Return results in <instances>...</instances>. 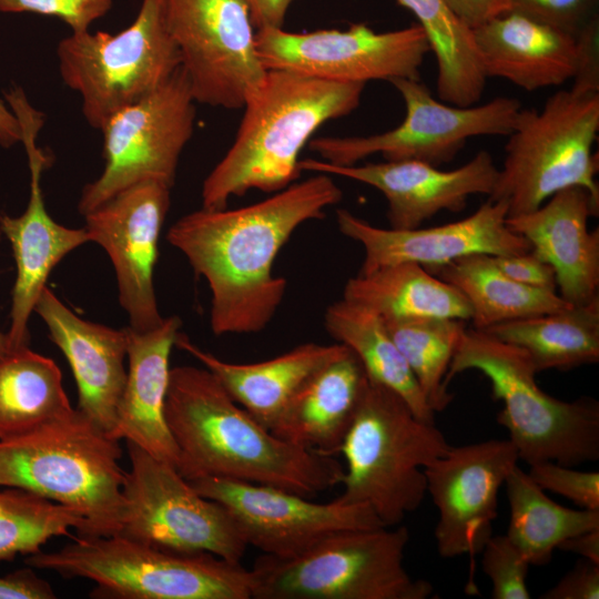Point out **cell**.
I'll list each match as a JSON object with an SVG mask.
<instances>
[{
  "mask_svg": "<svg viewBox=\"0 0 599 599\" xmlns=\"http://www.w3.org/2000/svg\"><path fill=\"white\" fill-rule=\"evenodd\" d=\"M342 197L331 175L315 173L247 206L201 207L170 227L169 243L207 282L214 335L253 334L270 324L287 287L273 273L278 252L298 226L323 219Z\"/></svg>",
  "mask_w": 599,
  "mask_h": 599,
  "instance_id": "obj_1",
  "label": "cell"
},
{
  "mask_svg": "<svg viewBox=\"0 0 599 599\" xmlns=\"http://www.w3.org/2000/svg\"><path fill=\"white\" fill-rule=\"evenodd\" d=\"M164 417L186 480L219 477L308 497L339 485L344 474L334 456L285 441L260 424L207 368L170 369Z\"/></svg>",
  "mask_w": 599,
  "mask_h": 599,
  "instance_id": "obj_2",
  "label": "cell"
},
{
  "mask_svg": "<svg viewBox=\"0 0 599 599\" xmlns=\"http://www.w3.org/2000/svg\"><path fill=\"white\" fill-rule=\"evenodd\" d=\"M365 85L267 70L231 148L203 181L202 207L224 209L251 190L275 193L296 182L303 148L324 123L357 109Z\"/></svg>",
  "mask_w": 599,
  "mask_h": 599,
  "instance_id": "obj_3",
  "label": "cell"
},
{
  "mask_svg": "<svg viewBox=\"0 0 599 599\" xmlns=\"http://www.w3.org/2000/svg\"><path fill=\"white\" fill-rule=\"evenodd\" d=\"M120 440L78 408L24 435L0 439V487L78 509L83 536H113L124 514Z\"/></svg>",
  "mask_w": 599,
  "mask_h": 599,
  "instance_id": "obj_4",
  "label": "cell"
},
{
  "mask_svg": "<svg viewBox=\"0 0 599 599\" xmlns=\"http://www.w3.org/2000/svg\"><path fill=\"white\" fill-rule=\"evenodd\" d=\"M469 369L485 375L493 397L504 403L496 420L507 429L519 459L569 467L599 459V403L589 397L566 402L545 393L524 349L466 328L446 384Z\"/></svg>",
  "mask_w": 599,
  "mask_h": 599,
  "instance_id": "obj_5",
  "label": "cell"
},
{
  "mask_svg": "<svg viewBox=\"0 0 599 599\" xmlns=\"http://www.w3.org/2000/svg\"><path fill=\"white\" fill-rule=\"evenodd\" d=\"M449 447L435 423L419 419L399 395L368 379L341 446L346 468L336 500L365 504L385 527L396 526L426 496L424 468Z\"/></svg>",
  "mask_w": 599,
  "mask_h": 599,
  "instance_id": "obj_6",
  "label": "cell"
},
{
  "mask_svg": "<svg viewBox=\"0 0 599 599\" xmlns=\"http://www.w3.org/2000/svg\"><path fill=\"white\" fill-rule=\"evenodd\" d=\"M24 565L95 583L98 599H250L251 570L210 552H182L113 536H77Z\"/></svg>",
  "mask_w": 599,
  "mask_h": 599,
  "instance_id": "obj_7",
  "label": "cell"
},
{
  "mask_svg": "<svg viewBox=\"0 0 599 599\" xmlns=\"http://www.w3.org/2000/svg\"><path fill=\"white\" fill-rule=\"evenodd\" d=\"M405 526L333 534L288 557L262 555L251 570L255 599H427L434 586L404 566Z\"/></svg>",
  "mask_w": 599,
  "mask_h": 599,
  "instance_id": "obj_8",
  "label": "cell"
},
{
  "mask_svg": "<svg viewBox=\"0 0 599 599\" xmlns=\"http://www.w3.org/2000/svg\"><path fill=\"white\" fill-rule=\"evenodd\" d=\"M598 131L599 92L560 90L540 111L521 108L488 200L507 203L508 216L535 211L571 186L599 200Z\"/></svg>",
  "mask_w": 599,
  "mask_h": 599,
  "instance_id": "obj_9",
  "label": "cell"
},
{
  "mask_svg": "<svg viewBox=\"0 0 599 599\" xmlns=\"http://www.w3.org/2000/svg\"><path fill=\"white\" fill-rule=\"evenodd\" d=\"M57 58L62 81L80 95L82 114L97 130L181 67L164 0H142L133 22L115 34L71 32L58 43Z\"/></svg>",
  "mask_w": 599,
  "mask_h": 599,
  "instance_id": "obj_10",
  "label": "cell"
},
{
  "mask_svg": "<svg viewBox=\"0 0 599 599\" xmlns=\"http://www.w3.org/2000/svg\"><path fill=\"white\" fill-rule=\"evenodd\" d=\"M405 104V118L396 128L364 136H318L311 151L333 165H354L380 154L385 161L417 160L440 166L455 159L474 136L509 135L521 103L499 97L480 105L456 106L436 100L430 90L413 79H393Z\"/></svg>",
  "mask_w": 599,
  "mask_h": 599,
  "instance_id": "obj_11",
  "label": "cell"
},
{
  "mask_svg": "<svg viewBox=\"0 0 599 599\" xmlns=\"http://www.w3.org/2000/svg\"><path fill=\"white\" fill-rule=\"evenodd\" d=\"M131 468L122 486L116 535L182 552H210L241 562L247 545L220 502L200 495L174 466L126 441Z\"/></svg>",
  "mask_w": 599,
  "mask_h": 599,
  "instance_id": "obj_12",
  "label": "cell"
},
{
  "mask_svg": "<svg viewBox=\"0 0 599 599\" xmlns=\"http://www.w3.org/2000/svg\"><path fill=\"white\" fill-rule=\"evenodd\" d=\"M195 115L196 101L182 67L153 92L114 113L100 130L104 169L83 187L78 211L84 215L145 180L173 187Z\"/></svg>",
  "mask_w": 599,
  "mask_h": 599,
  "instance_id": "obj_13",
  "label": "cell"
},
{
  "mask_svg": "<svg viewBox=\"0 0 599 599\" xmlns=\"http://www.w3.org/2000/svg\"><path fill=\"white\" fill-rule=\"evenodd\" d=\"M255 49L266 70L365 84L372 80H420V68L430 51L417 23L386 32H376L365 23L303 33L262 29L256 30Z\"/></svg>",
  "mask_w": 599,
  "mask_h": 599,
  "instance_id": "obj_14",
  "label": "cell"
},
{
  "mask_svg": "<svg viewBox=\"0 0 599 599\" xmlns=\"http://www.w3.org/2000/svg\"><path fill=\"white\" fill-rule=\"evenodd\" d=\"M169 30L196 103L242 109L267 70L243 0H164Z\"/></svg>",
  "mask_w": 599,
  "mask_h": 599,
  "instance_id": "obj_15",
  "label": "cell"
},
{
  "mask_svg": "<svg viewBox=\"0 0 599 599\" xmlns=\"http://www.w3.org/2000/svg\"><path fill=\"white\" fill-rule=\"evenodd\" d=\"M189 483L227 509L247 546L271 556L296 555L336 532L384 526L365 504L314 502L277 487L219 477Z\"/></svg>",
  "mask_w": 599,
  "mask_h": 599,
  "instance_id": "obj_16",
  "label": "cell"
},
{
  "mask_svg": "<svg viewBox=\"0 0 599 599\" xmlns=\"http://www.w3.org/2000/svg\"><path fill=\"white\" fill-rule=\"evenodd\" d=\"M171 186L156 180L135 183L84 214L90 240L108 253L119 302L129 327L146 332L162 324L153 272L160 233L171 203Z\"/></svg>",
  "mask_w": 599,
  "mask_h": 599,
  "instance_id": "obj_17",
  "label": "cell"
},
{
  "mask_svg": "<svg viewBox=\"0 0 599 599\" xmlns=\"http://www.w3.org/2000/svg\"><path fill=\"white\" fill-rule=\"evenodd\" d=\"M519 457L507 440L450 446L424 468L427 493L438 509L435 528L443 558L480 552L493 536L498 491Z\"/></svg>",
  "mask_w": 599,
  "mask_h": 599,
  "instance_id": "obj_18",
  "label": "cell"
},
{
  "mask_svg": "<svg viewBox=\"0 0 599 599\" xmlns=\"http://www.w3.org/2000/svg\"><path fill=\"white\" fill-rule=\"evenodd\" d=\"M12 110L19 120L31 173L30 197L20 216L0 214V230L11 244L17 264V278L12 288L10 346H28V322L55 265L80 245L91 242L85 227L71 229L57 223L47 212L41 190V173L45 156L35 145L42 126V114L27 99L13 102Z\"/></svg>",
  "mask_w": 599,
  "mask_h": 599,
  "instance_id": "obj_19",
  "label": "cell"
},
{
  "mask_svg": "<svg viewBox=\"0 0 599 599\" xmlns=\"http://www.w3.org/2000/svg\"><path fill=\"white\" fill-rule=\"evenodd\" d=\"M507 216V203L487 200L463 220L426 229H383L346 209L336 211V223L343 235L364 247L358 274H366L400 262H414L429 271L476 253L505 256L529 252L530 243L509 229Z\"/></svg>",
  "mask_w": 599,
  "mask_h": 599,
  "instance_id": "obj_20",
  "label": "cell"
},
{
  "mask_svg": "<svg viewBox=\"0 0 599 599\" xmlns=\"http://www.w3.org/2000/svg\"><path fill=\"white\" fill-rule=\"evenodd\" d=\"M301 171L338 175L378 190L387 201L392 229L419 227L441 211L460 212L471 195H489L498 167L489 152L483 150L454 170L417 160L333 165L317 159L300 161Z\"/></svg>",
  "mask_w": 599,
  "mask_h": 599,
  "instance_id": "obj_21",
  "label": "cell"
},
{
  "mask_svg": "<svg viewBox=\"0 0 599 599\" xmlns=\"http://www.w3.org/2000/svg\"><path fill=\"white\" fill-rule=\"evenodd\" d=\"M599 200L587 189L571 186L550 196L535 211L507 216L509 229L555 270L559 295L571 305L599 296V230H588Z\"/></svg>",
  "mask_w": 599,
  "mask_h": 599,
  "instance_id": "obj_22",
  "label": "cell"
},
{
  "mask_svg": "<svg viewBox=\"0 0 599 599\" xmlns=\"http://www.w3.org/2000/svg\"><path fill=\"white\" fill-rule=\"evenodd\" d=\"M34 312L71 367L78 387L77 408L111 436L126 380L125 329L81 318L47 286Z\"/></svg>",
  "mask_w": 599,
  "mask_h": 599,
  "instance_id": "obj_23",
  "label": "cell"
},
{
  "mask_svg": "<svg viewBox=\"0 0 599 599\" xmlns=\"http://www.w3.org/2000/svg\"><path fill=\"white\" fill-rule=\"evenodd\" d=\"M177 316L146 332L126 326L129 370L112 437L131 441L175 468L179 450L167 428L164 404L170 378V354L181 327Z\"/></svg>",
  "mask_w": 599,
  "mask_h": 599,
  "instance_id": "obj_24",
  "label": "cell"
},
{
  "mask_svg": "<svg viewBox=\"0 0 599 599\" xmlns=\"http://www.w3.org/2000/svg\"><path fill=\"white\" fill-rule=\"evenodd\" d=\"M471 32L487 78L505 79L526 91L573 78L576 38L548 23L511 9Z\"/></svg>",
  "mask_w": 599,
  "mask_h": 599,
  "instance_id": "obj_25",
  "label": "cell"
},
{
  "mask_svg": "<svg viewBox=\"0 0 599 599\" xmlns=\"http://www.w3.org/2000/svg\"><path fill=\"white\" fill-rule=\"evenodd\" d=\"M367 380L361 361L348 348L305 382L271 432L285 441L325 456L339 454Z\"/></svg>",
  "mask_w": 599,
  "mask_h": 599,
  "instance_id": "obj_26",
  "label": "cell"
},
{
  "mask_svg": "<svg viewBox=\"0 0 599 599\" xmlns=\"http://www.w3.org/2000/svg\"><path fill=\"white\" fill-rule=\"evenodd\" d=\"M175 346L201 362L230 396L270 430L305 382L348 349L341 343H305L267 361L237 364L203 351L181 332Z\"/></svg>",
  "mask_w": 599,
  "mask_h": 599,
  "instance_id": "obj_27",
  "label": "cell"
},
{
  "mask_svg": "<svg viewBox=\"0 0 599 599\" xmlns=\"http://www.w3.org/2000/svg\"><path fill=\"white\" fill-rule=\"evenodd\" d=\"M343 298L384 319L443 317L468 321L470 307L453 285L414 262L382 266L349 278Z\"/></svg>",
  "mask_w": 599,
  "mask_h": 599,
  "instance_id": "obj_28",
  "label": "cell"
},
{
  "mask_svg": "<svg viewBox=\"0 0 599 599\" xmlns=\"http://www.w3.org/2000/svg\"><path fill=\"white\" fill-rule=\"evenodd\" d=\"M428 272L464 295L477 329L571 306L555 291L530 287L511 280L489 254L466 255Z\"/></svg>",
  "mask_w": 599,
  "mask_h": 599,
  "instance_id": "obj_29",
  "label": "cell"
},
{
  "mask_svg": "<svg viewBox=\"0 0 599 599\" xmlns=\"http://www.w3.org/2000/svg\"><path fill=\"white\" fill-rule=\"evenodd\" d=\"M524 349L537 373L599 362V296L562 311L480 329Z\"/></svg>",
  "mask_w": 599,
  "mask_h": 599,
  "instance_id": "obj_30",
  "label": "cell"
},
{
  "mask_svg": "<svg viewBox=\"0 0 599 599\" xmlns=\"http://www.w3.org/2000/svg\"><path fill=\"white\" fill-rule=\"evenodd\" d=\"M324 326L358 357L369 380L399 395L419 419L435 423L436 413L377 313L342 297L326 308Z\"/></svg>",
  "mask_w": 599,
  "mask_h": 599,
  "instance_id": "obj_31",
  "label": "cell"
},
{
  "mask_svg": "<svg viewBox=\"0 0 599 599\" xmlns=\"http://www.w3.org/2000/svg\"><path fill=\"white\" fill-rule=\"evenodd\" d=\"M72 410L53 359L28 346L0 357V439L24 435Z\"/></svg>",
  "mask_w": 599,
  "mask_h": 599,
  "instance_id": "obj_32",
  "label": "cell"
},
{
  "mask_svg": "<svg viewBox=\"0 0 599 599\" xmlns=\"http://www.w3.org/2000/svg\"><path fill=\"white\" fill-rule=\"evenodd\" d=\"M504 484L510 507L506 536L530 565L548 564L561 541L599 528V510L555 502L518 465Z\"/></svg>",
  "mask_w": 599,
  "mask_h": 599,
  "instance_id": "obj_33",
  "label": "cell"
},
{
  "mask_svg": "<svg viewBox=\"0 0 599 599\" xmlns=\"http://www.w3.org/2000/svg\"><path fill=\"white\" fill-rule=\"evenodd\" d=\"M417 19L437 63L436 88L440 101L470 106L485 90L487 77L477 52L473 32L447 8L443 0H397Z\"/></svg>",
  "mask_w": 599,
  "mask_h": 599,
  "instance_id": "obj_34",
  "label": "cell"
},
{
  "mask_svg": "<svg viewBox=\"0 0 599 599\" xmlns=\"http://www.w3.org/2000/svg\"><path fill=\"white\" fill-rule=\"evenodd\" d=\"M384 322L428 406L435 413L443 412L454 400L446 374L467 328L464 321L418 317Z\"/></svg>",
  "mask_w": 599,
  "mask_h": 599,
  "instance_id": "obj_35",
  "label": "cell"
},
{
  "mask_svg": "<svg viewBox=\"0 0 599 599\" xmlns=\"http://www.w3.org/2000/svg\"><path fill=\"white\" fill-rule=\"evenodd\" d=\"M87 531V521L75 508L12 487L0 490V562L31 555L53 537Z\"/></svg>",
  "mask_w": 599,
  "mask_h": 599,
  "instance_id": "obj_36",
  "label": "cell"
},
{
  "mask_svg": "<svg viewBox=\"0 0 599 599\" xmlns=\"http://www.w3.org/2000/svg\"><path fill=\"white\" fill-rule=\"evenodd\" d=\"M483 570L491 580L494 599H529L530 564L506 535L491 536L483 548Z\"/></svg>",
  "mask_w": 599,
  "mask_h": 599,
  "instance_id": "obj_37",
  "label": "cell"
},
{
  "mask_svg": "<svg viewBox=\"0 0 599 599\" xmlns=\"http://www.w3.org/2000/svg\"><path fill=\"white\" fill-rule=\"evenodd\" d=\"M530 478L542 489L568 498L582 509L599 510V473L581 471L555 461L529 465Z\"/></svg>",
  "mask_w": 599,
  "mask_h": 599,
  "instance_id": "obj_38",
  "label": "cell"
},
{
  "mask_svg": "<svg viewBox=\"0 0 599 599\" xmlns=\"http://www.w3.org/2000/svg\"><path fill=\"white\" fill-rule=\"evenodd\" d=\"M112 4L113 0H0V12L55 17L68 24L72 33H79L90 30Z\"/></svg>",
  "mask_w": 599,
  "mask_h": 599,
  "instance_id": "obj_39",
  "label": "cell"
},
{
  "mask_svg": "<svg viewBox=\"0 0 599 599\" xmlns=\"http://www.w3.org/2000/svg\"><path fill=\"white\" fill-rule=\"evenodd\" d=\"M599 0H512L511 9L575 38L596 18Z\"/></svg>",
  "mask_w": 599,
  "mask_h": 599,
  "instance_id": "obj_40",
  "label": "cell"
},
{
  "mask_svg": "<svg viewBox=\"0 0 599 599\" xmlns=\"http://www.w3.org/2000/svg\"><path fill=\"white\" fill-rule=\"evenodd\" d=\"M494 257L497 266L511 280L530 287L557 292L555 270L532 250Z\"/></svg>",
  "mask_w": 599,
  "mask_h": 599,
  "instance_id": "obj_41",
  "label": "cell"
},
{
  "mask_svg": "<svg viewBox=\"0 0 599 599\" xmlns=\"http://www.w3.org/2000/svg\"><path fill=\"white\" fill-rule=\"evenodd\" d=\"M575 91L599 92V18L592 20L577 37Z\"/></svg>",
  "mask_w": 599,
  "mask_h": 599,
  "instance_id": "obj_42",
  "label": "cell"
},
{
  "mask_svg": "<svg viewBox=\"0 0 599 599\" xmlns=\"http://www.w3.org/2000/svg\"><path fill=\"white\" fill-rule=\"evenodd\" d=\"M541 599H598L599 565L585 558L567 572Z\"/></svg>",
  "mask_w": 599,
  "mask_h": 599,
  "instance_id": "obj_43",
  "label": "cell"
},
{
  "mask_svg": "<svg viewBox=\"0 0 599 599\" xmlns=\"http://www.w3.org/2000/svg\"><path fill=\"white\" fill-rule=\"evenodd\" d=\"M51 585L27 566L0 576V599H55Z\"/></svg>",
  "mask_w": 599,
  "mask_h": 599,
  "instance_id": "obj_44",
  "label": "cell"
},
{
  "mask_svg": "<svg viewBox=\"0 0 599 599\" xmlns=\"http://www.w3.org/2000/svg\"><path fill=\"white\" fill-rule=\"evenodd\" d=\"M450 12L474 30L511 10L512 0H443Z\"/></svg>",
  "mask_w": 599,
  "mask_h": 599,
  "instance_id": "obj_45",
  "label": "cell"
},
{
  "mask_svg": "<svg viewBox=\"0 0 599 599\" xmlns=\"http://www.w3.org/2000/svg\"><path fill=\"white\" fill-rule=\"evenodd\" d=\"M256 30L283 28L285 17L294 0H243Z\"/></svg>",
  "mask_w": 599,
  "mask_h": 599,
  "instance_id": "obj_46",
  "label": "cell"
},
{
  "mask_svg": "<svg viewBox=\"0 0 599 599\" xmlns=\"http://www.w3.org/2000/svg\"><path fill=\"white\" fill-rule=\"evenodd\" d=\"M557 549L579 555L599 565V528L567 538Z\"/></svg>",
  "mask_w": 599,
  "mask_h": 599,
  "instance_id": "obj_47",
  "label": "cell"
},
{
  "mask_svg": "<svg viewBox=\"0 0 599 599\" xmlns=\"http://www.w3.org/2000/svg\"><path fill=\"white\" fill-rule=\"evenodd\" d=\"M22 133L18 118L0 99V145L10 148L21 142Z\"/></svg>",
  "mask_w": 599,
  "mask_h": 599,
  "instance_id": "obj_48",
  "label": "cell"
},
{
  "mask_svg": "<svg viewBox=\"0 0 599 599\" xmlns=\"http://www.w3.org/2000/svg\"><path fill=\"white\" fill-rule=\"evenodd\" d=\"M1 230H0V236H1ZM10 351H12L10 346V342L7 334H3L0 332V357L8 354Z\"/></svg>",
  "mask_w": 599,
  "mask_h": 599,
  "instance_id": "obj_49",
  "label": "cell"
}]
</instances>
